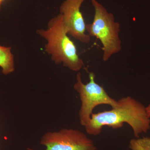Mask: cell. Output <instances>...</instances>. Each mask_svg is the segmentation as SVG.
<instances>
[{
    "label": "cell",
    "mask_w": 150,
    "mask_h": 150,
    "mask_svg": "<svg viewBox=\"0 0 150 150\" xmlns=\"http://www.w3.org/2000/svg\"><path fill=\"white\" fill-rule=\"evenodd\" d=\"M118 105L112 109L93 113L84 126L89 135L98 136L105 126L118 129L127 123L131 126L135 137L146 133L150 129V118L146 107L130 96L124 97L117 100Z\"/></svg>",
    "instance_id": "6da1fadb"
},
{
    "label": "cell",
    "mask_w": 150,
    "mask_h": 150,
    "mask_svg": "<svg viewBox=\"0 0 150 150\" xmlns=\"http://www.w3.org/2000/svg\"><path fill=\"white\" fill-rule=\"evenodd\" d=\"M37 33L47 40L45 51L56 64L62 63L73 71L82 69L84 62L78 54L74 43L68 36L61 14L50 20L47 30H38Z\"/></svg>",
    "instance_id": "7a4b0ae2"
},
{
    "label": "cell",
    "mask_w": 150,
    "mask_h": 150,
    "mask_svg": "<svg viewBox=\"0 0 150 150\" xmlns=\"http://www.w3.org/2000/svg\"><path fill=\"white\" fill-rule=\"evenodd\" d=\"M94 9L92 22L86 24V31L90 37H95L102 45V59L107 62L122 49L119 36L120 25L115 21L113 14L108 12L97 0H91Z\"/></svg>",
    "instance_id": "3957f363"
},
{
    "label": "cell",
    "mask_w": 150,
    "mask_h": 150,
    "mask_svg": "<svg viewBox=\"0 0 150 150\" xmlns=\"http://www.w3.org/2000/svg\"><path fill=\"white\" fill-rule=\"evenodd\" d=\"M89 81L84 84L82 81L81 75L79 73L74 88L79 93L81 103L79 111L80 123L84 126L90 120L93 110L98 105L105 104L115 107L118 105L117 100L109 96L103 87L95 81V74L93 72L88 74Z\"/></svg>",
    "instance_id": "277c9868"
},
{
    "label": "cell",
    "mask_w": 150,
    "mask_h": 150,
    "mask_svg": "<svg viewBox=\"0 0 150 150\" xmlns=\"http://www.w3.org/2000/svg\"><path fill=\"white\" fill-rule=\"evenodd\" d=\"M40 144L46 150H97L93 141L78 130L64 129L48 132L43 135Z\"/></svg>",
    "instance_id": "5b68a950"
},
{
    "label": "cell",
    "mask_w": 150,
    "mask_h": 150,
    "mask_svg": "<svg viewBox=\"0 0 150 150\" xmlns=\"http://www.w3.org/2000/svg\"><path fill=\"white\" fill-rule=\"evenodd\" d=\"M85 0H65L60 7L63 23L68 35L81 43H88L90 36L86 33V24L81 11Z\"/></svg>",
    "instance_id": "8992f818"
},
{
    "label": "cell",
    "mask_w": 150,
    "mask_h": 150,
    "mask_svg": "<svg viewBox=\"0 0 150 150\" xmlns=\"http://www.w3.org/2000/svg\"><path fill=\"white\" fill-rule=\"evenodd\" d=\"M0 67L4 74L8 75L14 71V57L11 47L0 45Z\"/></svg>",
    "instance_id": "52a82bcc"
},
{
    "label": "cell",
    "mask_w": 150,
    "mask_h": 150,
    "mask_svg": "<svg viewBox=\"0 0 150 150\" xmlns=\"http://www.w3.org/2000/svg\"><path fill=\"white\" fill-rule=\"evenodd\" d=\"M129 147L131 150H150V138L132 139L129 143Z\"/></svg>",
    "instance_id": "ba28073f"
},
{
    "label": "cell",
    "mask_w": 150,
    "mask_h": 150,
    "mask_svg": "<svg viewBox=\"0 0 150 150\" xmlns=\"http://www.w3.org/2000/svg\"><path fill=\"white\" fill-rule=\"evenodd\" d=\"M146 110L148 116L150 118V103L148 105V106L146 107Z\"/></svg>",
    "instance_id": "9c48e42d"
},
{
    "label": "cell",
    "mask_w": 150,
    "mask_h": 150,
    "mask_svg": "<svg viewBox=\"0 0 150 150\" xmlns=\"http://www.w3.org/2000/svg\"><path fill=\"white\" fill-rule=\"evenodd\" d=\"M4 0H0V5L4 1Z\"/></svg>",
    "instance_id": "30bf717a"
},
{
    "label": "cell",
    "mask_w": 150,
    "mask_h": 150,
    "mask_svg": "<svg viewBox=\"0 0 150 150\" xmlns=\"http://www.w3.org/2000/svg\"><path fill=\"white\" fill-rule=\"evenodd\" d=\"M28 150H34L32 149H30V148H28Z\"/></svg>",
    "instance_id": "8fae6325"
}]
</instances>
